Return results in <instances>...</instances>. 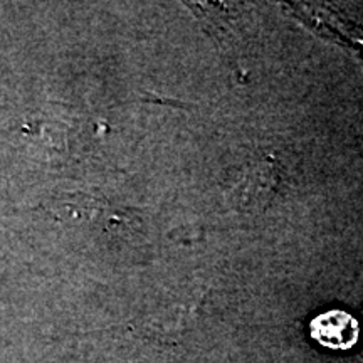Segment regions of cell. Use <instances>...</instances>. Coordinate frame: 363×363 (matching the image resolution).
Listing matches in <instances>:
<instances>
[{
	"mask_svg": "<svg viewBox=\"0 0 363 363\" xmlns=\"http://www.w3.org/2000/svg\"><path fill=\"white\" fill-rule=\"evenodd\" d=\"M311 337L323 347L348 350L358 340V323L348 313L333 310L311 321Z\"/></svg>",
	"mask_w": 363,
	"mask_h": 363,
	"instance_id": "6da1fadb",
	"label": "cell"
}]
</instances>
